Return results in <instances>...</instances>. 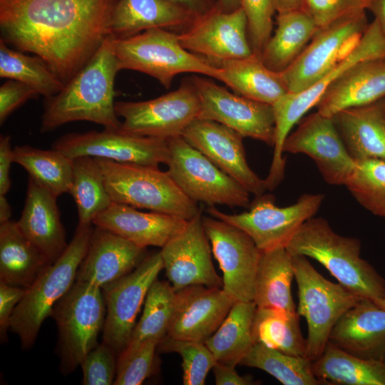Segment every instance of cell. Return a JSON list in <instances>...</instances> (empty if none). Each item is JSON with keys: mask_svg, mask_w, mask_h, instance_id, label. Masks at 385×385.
Wrapping results in <instances>:
<instances>
[{"mask_svg": "<svg viewBox=\"0 0 385 385\" xmlns=\"http://www.w3.org/2000/svg\"><path fill=\"white\" fill-rule=\"evenodd\" d=\"M212 252L222 272V289L235 301L253 302L262 251L243 230L212 216L202 215Z\"/></svg>", "mask_w": 385, "mask_h": 385, "instance_id": "e0dca14e", "label": "cell"}, {"mask_svg": "<svg viewBox=\"0 0 385 385\" xmlns=\"http://www.w3.org/2000/svg\"><path fill=\"white\" fill-rule=\"evenodd\" d=\"M191 81L200 100L199 119L217 122L244 138L273 146L272 106L232 93L206 78L195 76Z\"/></svg>", "mask_w": 385, "mask_h": 385, "instance_id": "ac0fdd59", "label": "cell"}, {"mask_svg": "<svg viewBox=\"0 0 385 385\" xmlns=\"http://www.w3.org/2000/svg\"><path fill=\"white\" fill-rule=\"evenodd\" d=\"M217 4L224 11H232L240 6V0H217Z\"/></svg>", "mask_w": 385, "mask_h": 385, "instance_id": "6f0895ef", "label": "cell"}, {"mask_svg": "<svg viewBox=\"0 0 385 385\" xmlns=\"http://www.w3.org/2000/svg\"><path fill=\"white\" fill-rule=\"evenodd\" d=\"M178 34L180 44L186 50L215 66L222 61L254 54L247 16L241 6L227 12L216 3Z\"/></svg>", "mask_w": 385, "mask_h": 385, "instance_id": "2e32d148", "label": "cell"}, {"mask_svg": "<svg viewBox=\"0 0 385 385\" xmlns=\"http://www.w3.org/2000/svg\"><path fill=\"white\" fill-rule=\"evenodd\" d=\"M102 289L76 281L55 304L51 316L58 330L60 369L68 374L98 344L106 319Z\"/></svg>", "mask_w": 385, "mask_h": 385, "instance_id": "52a82bcc", "label": "cell"}, {"mask_svg": "<svg viewBox=\"0 0 385 385\" xmlns=\"http://www.w3.org/2000/svg\"><path fill=\"white\" fill-rule=\"evenodd\" d=\"M312 366L314 374L327 385H385L383 361L359 358L329 341Z\"/></svg>", "mask_w": 385, "mask_h": 385, "instance_id": "836d02e7", "label": "cell"}, {"mask_svg": "<svg viewBox=\"0 0 385 385\" xmlns=\"http://www.w3.org/2000/svg\"><path fill=\"white\" fill-rule=\"evenodd\" d=\"M163 269L175 292L191 285L222 288L212 260L211 246L202 225L200 211L185 228L160 251Z\"/></svg>", "mask_w": 385, "mask_h": 385, "instance_id": "ffe728a7", "label": "cell"}, {"mask_svg": "<svg viewBox=\"0 0 385 385\" xmlns=\"http://www.w3.org/2000/svg\"><path fill=\"white\" fill-rule=\"evenodd\" d=\"M161 352H175L183 359V384L203 385L217 361L203 342L165 337L158 345Z\"/></svg>", "mask_w": 385, "mask_h": 385, "instance_id": "7bdbcfd3", "label": "cell"}, {"mask_svg": "<svg viewBox=\"0 0 385 385\" xmlns=\"http://www.w3.org/2000/svg\"><path fill=\"white\" fill-rule=\"evenodd\" d=\"M200 16L212 9L217 0H168Z\"/></svg>", "mask_w": 385, "mask_h": 385, "instance_id": "f5cc1de1", "label": "cell"}, {"mask_svg": "<svg viewBox=\"0 0 385 385\" xmlns=\"http://www.w3.org/2000/svg\"><path fill=\"white\" fill-rule=\"evenodd\" d=\"M117 1L0 0V39L41 58L66 84L110 36Z\"/></svg>", "mask_w": 385, "mask_h": 385, "instance_id": "6da1fadb", "label": "cell"}, {"mask_svg": "<svg viewBox=\"0 0 385 385\" xmlns=\"http://www.w3.org/2000/svg\"><path fill=\"white\" fill-rule=\"evenodd\" d=\"M117 354L104 343L98 344L81 363L83 385L113 384L116 375Z\"/></svg>", "mask_w": 385, "mask_h": 385, "instance_id": "bcb514c9", "label": "cell"}, {"mask_svg": "<svg viewBox=\"0 0 385 385\" xmlns=\"http://www.w3.org/2000/svg\"><path fill=\"white\" fill-rule=\"evenodd\" d=\"M182 136L250 194L259 197L267 190L265 180L247 161L244 137L234 130L213 120L197 118L188 125Z\"/></svg>", "mask_w": 385, "mask_h": 385, "instance_id": "44dd1931", "label": "cell"}, {"mask_svg": "<svg viewBox=\"0 0 385 385\" xmlns=\"http://www.w3.org/2000/svg\"><path fill=\"white\" fill-rule=\"evenodd\" d=\"M365 11L318 30L299 57L281 72L288 93L311 87L349 52L369 25Z\"/></svg>", "mask_w": 385, "mask_h": 385, "instance_id": "7c38bea8", "label": "cell"}, {"mask_svg": "<svg viewBox=\"0 0 385 385\" xmlns=\"http://www.w3.org/2000/svg\"><path fill=\"white\" fill-rule=\"evenodd\" d=\"M167 172L189 198L208 206L248 208L250 193L182 135L168 139Z\"/></svg>", "mask_w": 385, "mask_h": 385, "instance_id": "9c48e42d", "label": "cell"}, {"mask_svg": "<svg viewBox=\"0 0 385 385\" xmlns=\"http://www.w3.org/2000/svg\"><path fill=\"white\" fill-rule=\"evenodd\" d=\"M283 153L308 155L324 181L332 185H345L356 167L332 118L318 111L299 120L297 129L287 137Z\"/></svg>", "mask_w": 385, "mask_h": 385, "instance_id": "d6986e66", "label": "cell"}, {"mask_svg": "<svg viewBox=\"0 0 385 385\" xmlns=\"http://www.w3.org/2000/svg\"><path fill=\"white\" fill-rule=\"evenodd\" d=\"M220 81L242 96L273 106L288 93L282 73L268 68L260 56L222 61Z\"/></svg>", "mask_w": 385, "mask_h": 385, "instance_id": "4dcf8cb0", "label": "cell"}, {"mask_svg": "<svg viewBox=\"0 0 385 385\" xmlns=\"http://www.w3.org/2000/svg\"><path fill=\"white\" fill-rule=\"evenodd\" d=\"M318 28L303 9L277 14V28L260 58L270 70L282 72L302 53Z\"/></svg>", "mask_w": 385, "mask_h": 385, "instance_id": "1f68e13d", "label": "cell"}, {"mask_svg": "<svg viewBox=\"0 0 385 385\" xmlns=\"http://www.w3.org/2000/svg\"><path fill=\"white\" fill-rule=\"evenodd\" d=\"M51 264L16 222L0 224V282L28 288Z\"/></svg>", "mask_w": 385, "mask_h": 385, "instance_id": "f546056e", "label": "cell"}, {"mask_svg": "<svg viewBox=\"0 0 385 385\" xmlns=\"http://www.w3.org/2000/svg\"><path fill=\"white\" fill-rule=\"evenodd\" d=\"M344 186L364 208L385 219V161H356V169Z\"/></svg>", "mask_w": 385, "mask_h": 385, "instance_id": "b9f144b4", "label": "cell"}, {"mask_svg": "<svg viewBox=\"0 0 385 385\" xmlns=\"http://www.w3.org/2000/svg\"><path fill=\"white\" fill-rule=\"evenodd\" d=\"M118 70L113 38L108 36L88 61L56 95L45 98L41 131L70 122L86 120L118 129L114 82Z\"/></svg>", "mask_w": 385, "mask_h": 385, "instance_id": "7a4b0ae2", "label": "cell"}, {"mask_svg": "<svg viewBox=\"0 0 385 385\" xmlns=\"http://www.w3.org/2000/svg\"><path fill=\"white\" fill-rule=\"evenodd\" d=\"M369 4V0H304L302 9L319 30L348 15L368 9Z\"/></svg>", "mask_w": 385, "mask_h": 385, "instance_id": "7dc6e473", "label": "cell"}, {"mask_svg": "<svg viewBox=\"0 0 385 385\" xmlns=\"http://www.w3.org/2000/svg\"><path fill=\"white\" fill-rule=\"evenodd\" d=\"M72 161L73 179L68 193L77 207L78 225H93V220L112 202L103 171L93 157L80 156Z\"/></svg>", "mask_w": 385, "mask_h": 385, "instance_id": "8d00e7d4", "label": "cell"}, {"mask_svg": "<svg viewBox=\"0 0 385 385\" xmlns=\"http://www.w3.org/2000/svg\"><path fill=\"white\" fill-rule=\"evenodd\" d=\"M383 99L385 58L363 61L349 69L326 91L317 105V111L332 118L343 110Z\"/></svg>", "mask_w": 385, "mask_h": 385, "instance_id": "4316f807", "label": "cell"}, {"mask_svg": "<svg viewBox=\"0 0 385 385\" xmlns=\"http://www.w3.org/2000/svg\"><path fill=\"white\" fill-rule=\"evenodd\" d=\"M235 368L217 362L212 368L215 384L251 385L255 384L251 377L238 374Z\"/></svg>", "mask_w": 385, "mask_h": 385, "instance_id": "816d5d0a", "label": "cell"}, {"mask_svg": "<svg viewBox=\"0 0 385 385\" xmlns=\"http://www.w3.org/2000/svg\"><path fill=\"white\" fill-rule=\"evenodd\" d=\"M158 342L147 340L126 346L117 356L115 385H139L153 372Z\"/></svg>", "mask_w": 385, "mask_h": 385, "instance_id": "ee69618b", "label": "cell"}, {"mask_svg": "<svg viewBox=\"0 0 385 385\" xmlns=\"http://www.w3.org/2000/svg\"><path fill=\"white\" fill-rule=\"evenodd\" d=\"M297 312L257 307L253 319L255 342L283 353L306 356L307 342Z\"/></svg>", "mask_w": 385, "mask_h": 385, "instance_id": "74e56055", "label": "cell"}, {"mask_svg": "<svg viewBox=\"0 0 385 385\" xmlns=\"http://www.w3.org/2000/svg\"><path fill=\"white\" fill-rule=\"evenodd\" d=\"M324 195L306 193L294 204L278 207L270 195H262L250 203L249 210L227 214L208 206L212 217L233 225L245 232L262 251L286 247L302 225L320 208Z\"/></svg>", "mask_w": 385, "mask_h": 385, "instance_id": "30bf717a", "label": "cell"}, {"mask_svg": "<svg viewBox=\"0 0 385 385\" xmlns=\"http://www.w3.org/2000/svg\"><path fill=\"white\" fill-rule=\"evenodd\" d=\"M26 288L10 285L0 282V337L4 342L10 327V319Z\"/></svg>", "mask_w": 385, "mask_h": 385, "instance_id": "681fc988", "label": "cell"}, {"mask_svg": "<svg viewBox=\"0 0 385 385\" xmlns=\"http://www.w3.org/2000/svg\"><path fill=\"white\" fill-rule=\"evenodd\" d=\"M380 307L385 309V297L376 302Z\"/></svg>", "mask_w": 385, "mask_h": 385, "instance_id": "680465c9", "label": "cell"}, {"mask_svg": "<svg viewBox=\"0 0 385 385\" xmlns=\"http://www.w3.org/2000/svg\"><path fill=\"white\" fill-rule=\"evenodd\" d=\"M329 341L361 359L383 361L385 356V309L361 298L338 319Z\"/></svg>", "mask_w": 385, "mask_h": 385, "instance_id": "d4e9b609", "label": "cell"}, {"mask_svg": "<svg viewBox=\"0 0 385 385\" xmlns=\"http://www.w3.org/2000/svg\"><path fill=\"white\" fill-rule=\"evenodd\" d=\"M254 302L236 301L215 332L205 342L217 362L235 367L255 344Z\"/></svg>", "mask_w": 385, "mask_h": 385, "instance_id": "e575fe53", "label": "cell"}, {"mask_svg": "<svg viewBox=\"0 0 385 385\" xmlns=\"http://www.w3.org/2000/svg\"><path fill=\"white\" fill-rule=\"evenodd\" d=\"M198 16L168 0H118L112 15L110 36L124 38L156 28L183 31Z\"/></svg>", "mask_w": 385, "mask_h": 385, "instance_id": "83f0119b", "label": "cell"}, {"mask_svg": "<svg viewBox=\"0 0 385 385\" xmlns=\"http://www.w3.org/2000/svg\"><path fill=\"white\" fill-rule=\"evenodd\" d=\"M11 207L5 195H0V224L10 220Z\"/></svg>", "mask_w": 385, "mask_h": 385, "instance_id": "9f6ffc18", "label": "cell"}, {"mask_svg": "<svg viewBox=\"0 0 385 385\" xmlns=\"http://www.w3.org/2000/svg\"><path fill=\"white\" fill-rule=\"evenodd\" d=\"M182 218L158 212H142L128 205L112 202L92 222L98 227L146 248L163 247L188 224Z\"/></svg>", "mask_w": 385, "mask_h": 385, "instance_id": "cb8c5ba5", "label": "cell"}, {"mask_svg": "<svg viewBox=\"0 0 385 385\" xmlns=\"http://www.w3.org/2000/svg\"><path fill=\"white\" fill-rule=\"evenodd\" d=\"M383 361H384V364H385V356H384V359Z\"/></svg>", "mask_w": 385, "mask_h": 385, "instance_id": "94428289", "label": "cell"}, {"mask_svg": "<svg viewBox=\"0 0 385 385\" xmlns=\"http://www.w3.org/2000/svg\"><path fill=\"white\" fill-rule=\"evenodd\" d=\"M163 269L160 252L146 255L131 272L102 288L106 310L102 342L117 355L128 345L142 304Z\"/></svg>", "mask_w": 385, "mask_h": 385, "instance_id": "5bb4252c", "label": "cell"}, {"mask_svg": "<svg viewBox=\"0 0 385 385\" xmlns=\"http://www.w3.org/2000/svg\"><path fill=\"white\" fill-rule=\"evenodd\" d=\"M112 202L190 220L201 210L158 167L96 158Z\"/></svg>", "mask_w": 385, "mask_h": 385, "instance_id": "5b68a950", "label": "cell"}, {"mask_svg": "<svg viewBox=\"0 0 385 385\" xmlns=\"http://www.w3.org/2000/svg\"><path fill=\"white\" fill-rule=\"evenodd\" d=\"M285 248L291 255L317 261L361 298L377 302L385 297V279L361 257L360 240L337 234L323 217L307 220Z\"/></svg>", "mask_w": 385, "mask_h": 385, "instance_id": "3957f363", "label": "cell"}, {"mask_svg": "<svg viewBox=\"0 0 385 385\" xmlns=\"http://www.w3.org/2000/svg\"><path fill=\"white\" fill-rule=\"evenodd\" d=\"M273 1L277 14L301 9L304 3V0H273Z\"/></svg>", "mask_w": 385, "mask_h": 385, "instance_id": "11a10c76", "label": "cell"}, {"mask_svg": "<svg viewBox=\"0 0 385 385\" xmlns=\"http://www.w3.org/2000/svg\"><path fill=\"white\" fill-rule=\"evenodd\" d=\"M247 19L248 36L253 52L258 56L272 36L273 16L276 13L273 0H240Z\"/></svg>", "mask_w": 385, "mask_h": 385, "instance_id": "f6af8a7d", "label": "cell"}, {"mask_svg": "<svg viewBox=\"0 0 385 385\" xmlns=\"http://www.w3.org/2000/svg\"><path fill=\"white\" fill-rule=\"evenodd\" d=\"M312 364L307 356L285 354L256 342L240 365L262 369L284 385L326 384L314 374Z\"/></svg>", "mask_w": 385, "mask_h": 385, "instance_id": "ab89813d", "label": "cell"}, {"mask_svg": "<svg viewBox=\"0 0 385 385\" xmlns=\"http://www.w3.org/2000/svg\"><path fill=\"white\" fill-rule=\"evenodd\" d=\"M384 108H385V99H384Z\"/></svg>", "mask_w": 385, "mask_h": 385, "instance_id": "91938a15", "label": "cell"}, {"mask_svg": "<svg viewBox=\"0 0 385 385\" xmlns=\"http://www.w3.org/2000/svg\"><path fill=\"white\" fill-rule=\"evenodd\" d=\"M93 230L91 225H78L62 255L26 288L13 312L9 327L19 337L23 349L33 346L43 322L51 316L53 306L76 282Z\"/></svg>", "mask_w": 385, "mask_h": 385, "instance_id": "277c9868", "label": "cell"}, {"mask_svg": "<svg viewBox=\"0 0 385 385\" xmlns=\"http://www.w3.org/2000/svg\"><path fill=\"white\" fill-rule=\"evenodd\" d=\"M39 94L31 86L18 81L9 79L0 87V123L21 106Z\"/></svg>", "mask_w": 385, "mask_h": 385, "instance_id": "c3c4849f", "label": "cell"}, {"mask_svg": "<svg viewBox=\"0 0 385 385\" xmlns=\"http://www.w3.org/2000/svg\"><path fill=\"white\" fill-rule=\"evenodd\" d=\"M14 153L9 135L0 136V195H6L11 188L10 169Z\"/></svg>", "mask_w": 385, "mask_h": 385, "instance_id": "f907efd6", "label": "cell"}, {"mask_svg": "<svg viewBox=\"0 0 385 385\" xmlns=\"http://www.w3.org/2000/svg\"><path fill=\"white\" fill-rule=\"evenodd\" d=\"M52 148L70 159L91 156L120 163L158 167L169 158L168 140L106 128L101 131L70 133L56 140Z\"/></svg>", "mask_w": 385, "mask_h": 385, "instance_id": "9a60e30c", "label": "cell"}, {"mask_svg": "<svg viewBox=\"0 0 385 385\" xmlns=\"http://www.w3.org/2000/svg\"><path fill=\"white\" fill-rule=\"evenodd\" d=\"M368 9L372 12L374 19L385 34V0H369Z\"/></svg>", "mask_w": 385, "mask_h": 385, "instance_id": "db71d44e", "label": "cell"}, {"mask_svg": "<svg viewBox=\"0 0 385 385\" xmlns=\"http://www.w3.org/2000/svg\"><path fill=\"white\" fill-rule=\"evenodd\" d=\"M145 257L146 248L95 227L76 281L102 289L131 272Z\"/></svg>", "mask_w": 385, "mask_h": 385, "instance_id": "603a6c76", "label": "cell"}, {"mask_svg": "<svg viewBox=\"0 0 385 385\" xmlns=\"http://www.w3.org/2000/svg\"><path fill=\"white\" fill-rule=\"evenodd\" d=\"M176 292L167 282L158 279L150 286L143 314L128 344L147 340L160 343L167 335L173 317Z\"/></svg>", "mask_w": 385, "mask_h": 385, "instance_id": "60d3db41", "label": "cell"}, {"mask_svg": "<svg viewBox=\"0 0 385 385\" xmlns=\"http://www.w3.org/2000/svg\"><path fill=\"white\" fill-rule=\"evenodd\" d=\"M57 197L29 178L24 205L16 223L23 234L53 263L68 246Z\"/></svg>", "mask_w": 385, "mask_h": 385, "instance_id": "484cf974", "label": "cell"}, {"mask_svg": "<svg viewBox=\"0 0 385 385\" xmlns=\"http://www.w3.org/2000/svg\"><path fill=\"white\" fill-rule=\"evenodd\" d=\"M113 46L119 71L145 73L167 88L176 76L183 73L221 79L219 67L186 50L178 34L165 29H151L124 38H113Z\"/></svg>", "mask_w": 385, "mask_h": 385, "instance_id": "8992f818", "label": "cell"}, {"mask_svg": "<svg viewBox=\"0 0 385 385\" xmlns=\"http://www.w3.org/2000/svg\"><path fill=\"white\" fill-rule=\"evenodd\" d=\"M200 108L191 80L153 99L115 103L117 115L123 118L120 130L165 140L182 135L188 125L198 118Z\"/></svg>", "mask_w": 385, "mask_h": 385, "instance_id": "8fae6325", "label": "cell"}, {"mask_svg": "<svg viewBox=\"0 0 385 385\" xmlns=\"http://www.w3.org/2000/svg\"><path fill=\"white\" fill-rule=\"evenodd\" d=\"M298 287L297 312L307 324L306 356L312 361L322 354L338 319L361 299L339 283L319 274L307 257L292 255Z\"/></svg>", "mask_w": 385, "mask_h": 385, "instance_id": "ba28073f", "label": "cell"}, {"mask_svg": "<svg viewBox=\"0 0 385 385\" xmlns=\"http://www.w3.org/2000/svg\"><path fill=\"white\" fill-rule=\"evenodd\" d=\"M293 277L292 257L285 247L262 252L255 282L257 307L297 312L291 291Z\"/></svg>", "mask_w": 385, "mask_h": 385, "instance_id": "d6a6232c", "label": "cell"}, {"mask_svg": "<svg viewBox=\"0 0 385 385\" xmlns=\"http://www.w3.org/2000/svg\"><path fill=\"white\" fill-rule=\"evenodd\" d=\"M0 77L24 83L45 98L57 94L64 86L61 78L41 58L13 49L1 39Z\"/></svg>", "mask_w": 385, "mask_h": 385, "instance_id": "f35d334b", "label": "cell"}, {"mask_svg": "<svg viewBox=\"0 0 385 385\" xmlns=\"http://www.w3.org/2000/svg\"><path fill=\"white\" fill-rule=\"evenodd\" d=\"M14 163L23 167L29 178L56 197L68 192L73 179V161L52 148L42 150L28 145L13 148Z\"/></svg>", "mask_w": 385, "mask_h": 385, "instance_id": "d590c367", "label": "cell"}, {"mask_svg": "<svg viewBox=\"0 0 385 385\" xmlns=\"http://www.w3.org/2000/svg\"><path fill=\"white\" fill-rule=\"evenodd\" d=\"M351 157L356 162L385 161V108L384 99L343 110L332 117Z\"/></svg>", "mask_w": 385, "mask_h": 385, "instance_id": "f1b7e54d", "label": "cell"}, {"mask_svg": "<svg viewBox=\"0 0 385 385\" xmlns=\"http://www.w3.org/2000/svg\"><path fill=\"white\" fill-rule=\"evenodd\" d=\"M236 301L222 288L191 285L176 292L167 337L205 343Z\"/></svg>", "mask_w": 385, "mask_h": 385, "instance_id": "7402d4cb", "label": "cell"}, {"mask_svg": "<svg viewBox=\"0 0 385 385\" xmlns=\"http://www.w3.org/2000/svg\"><path fill=\"white\" fill-rule=\"evenodd\" d=\"M385 58V34L377 21L369 24L357 43L318 82L296 93H288L273 106L274 115V153H282L283 145L295 124L313 107L317 106L329 88L356 64Z\"/></svg>", "mask_w": 385, "mask_h": 385, "instance_id": "4fadbf2b", "label": "cell"}]
</instances>
